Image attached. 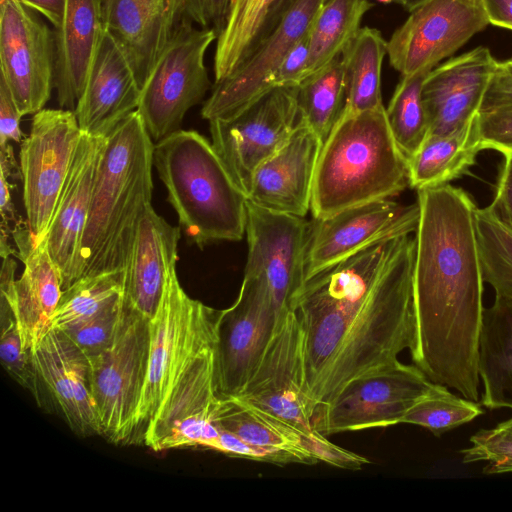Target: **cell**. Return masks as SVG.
<instances>
[{"label":"cell","mask_w":512,"mask_h":512,"mask_svg":"<svg viewBox=\"0 0 512 512\" xmlns=\"http://www.w3.org/2000/svg\"><path fill=\"white\" fill-rule=\"evenodd\" d=\"M150 319L124 300L113 344L89 358L100 433L114 444L133 441L149 361Z\"/></svg>","instance_id":"cell-7"},{"label":"cell","mask_w":512,"mask_h":512,"mask_svg":"<svg viewBox=\"0 0 512 512\" xmlns=\"http://www.w3.org/2000/svg\"><path fill=\"white\" fill-rule=\"evenodd\" d=\"M153 149L137 110L107 135L78 253L76 281L126 270L140 218L151 204Z\"/></svg>","instance_id":"cell-3"},{"label":"cell","mask_w":512,"mask_h":512,"mask_svg":"<svg viewBox=\"0 0 512 512\" xmlns=\"http://www.w3.org/2000/svg\"><path fill=\"white\" fill-rule=\"evenodd\" d=\"M433 384L415 365L397 361L351 380L329 404L315 410L313 428L327 437L401 424Z\"/></svg>","instance_id":"cell-11"},{"label":"cell","mask_w":512,"mask_h":512,"mask_svg":"<svg viewBox=\"0 0 512 512\" xmlns=\"http://www.w3.org/2000/svg\"><path fill=\"white\" fill-rule=\"evenodd\" d=\"M32 351L48 396L69 427L81 435L99 434L90 387L89 358L56 328H52Z\"/></svg>","instance_id":"cell-26"},{"label":"cell","mask_w":512,"mask_h":512,"mask_svg":"<svg viewBox=\"0 0 512 512\" xmlns=\"http://www.w3.org/2000/svg\"><path fill=\"white\" fill-rule=\"evenodd\" d=\"M304 447L317 459L341 469L359 470L370 461L364 456L341 448L329 440L326 436L315 432L310 436H303Z\"/></svg>","instance_id":"cell-45"},{"label":"cell","mask_w":512,"mask_h":512,"mask_svg":"<svg viewBox=\"0 0 512 512\" xmlns=\"http://www.w3.org/2000/svg\"><path fill=\"white\" fill-rule=\"evenodd\" d=\"M476 119L450 133L428 134L408 159L409 185L417 190L435 187L465 174L483 150Z\"/></svg>","instance_id":"cell-30"},{"label":"cell","mask_w":512,"mask_h":512,"mask_svg":"<svg viewBox=\"0 0 512 512\" xmlns=\"http://www.w3.org/2000/svg\"><path fill=\"white\" fill-rule=\"evenodd\" d=\"M323 143L302 120L287 142L255 171L248 200L298 217L311 209L314 178Z\"/></svg>","instance_id":"cell-22"},{"label":"cell","mask_w":512,"mask_h":512,"mask_svg":"<svg viewBox=\"0 0 512 512\" xmlns=\"http://www.w3.org/2000/svg\"><path fill=\"white\" fill-rule=\"evenodd\" d=\"M293 0H283L277 15L276 20L279 18V16L283 13V11L288 8V6L292 3Z\"/></svg>","instance_id":"cell-55"},{"label":"cell","mask_w":512,"mask_h":512,"mask_svg":"<svg viewBox=\"0 0 512 512\" xmlns=\"http://www.w3.org/2000/svg\"><path fill=\"white\" fill-rule=\"evenodd\" d=\"M15 185L10 184L9 180L0 173V213L2 217V223L8 224L12 221L15 224L16 220V210L11 200V189L14 188Z\"/></svg>","instance_id":"cell-52"},{"label":"cell","mask_w":512,"mask_h":512,"mask_svg":"<svg viewBox=\"0 0 512 512\" xmlns=\"http://www.w3.org/2000/svg\"><path fill=\"white\" fill-rule=\"evenodd\" d=\"M81 135L73 110L43 108L21 142L23 201L37 245L46 238Z\"/></svg>","instance_id":"cell-9"},{"label":"cell","mask_w":512,"mask_h":512,"mask_svg":"<svg viewBox=\"0 0 512 512\" xmlns=\"http://www.w3.org/2000/svg\"><path fill=\"white\" fill-rule=\"evenodd\" d=\"M11 234L24 271L16 280L15 260L11 255L2 257L1 308L12 311L23 346L32 350L53 328V317L63 291L61 273L45 240L35 244L28 222L18 221Z\"/></svg>","instance_id":"cell-17"},{"label":"cell","mask_w":512,"mask_h":512,"mask_svg":"<svg viewBox=\"0 0 512 512\" xmlns=\"http://www.w3.org/2000/svg\"><path fill=\"white\" fill-rule=\"evenodd\" d=\"M498 65L488 47L478 46L433 68L422 90L428 134L450 133L472 122Z\"/></svg>","instance_id":"cell-21"},{"label":"cell","mask_w":512,"mask_h":512,"mask_svg":"<svg viewBox=\"0 0 512 512\" xmlns=\"http://www.w3.org/2000/svg\"><path fill=\"white\" fill-rule=\"evenodd\" d=\"M153 165L190 242L242 239L248 198L204 136L180 129L155 142Z\"/></svg>","instance_id":"cell-5"},{"label":"cell","mask_w":512,"mask_h":512,"mask_svg":"<svg viewBox=\"0 0 512 512\" xmlns=\"http://www.w3.org/2000/svg\"><path fill=\"white\" fill-rule=\"evenodd\" d=\"M478 373L484 385L482 404L512 409V297L496 295L483 310Z\"/></svg>","instance_id":"cell-29"},{"label":"cell","mask_w":512,"mask_h":512,"mask_svg":"<svg viewBox=\"0 0 512 512\" xmlns=\"http://www.w3.org/2000/svg\"><path fill=\"white\" fill-rule=\"evenodd\" d=\"M409 12L387 41L401 76L432 70L489 25L482 0H425Z\"/></svg>","instance_id":"cell-14"},{"label":"cell","mask_w":512,"mask_h":512,"mask_svg":"<svg viewBox=\"0 0 512 512\" xmlns=\"http://www.w3.org/2000/svg\"><path fill=\"white\" fill-rule=\"evenodd\" d=\"M0 66L20 114L42 110L54 88V31L20 0H0Z\"/></svg>","instance_id":"cell-15"},{"label":"cell","mask_w":512,"mask_h":512,"mask_svg":"<svg viewBox=\"0 0 512 512\" xmlns=\"http://www.w3.org/2000/svg\"><path fill=\"white\" fill-rule=\"evenodd\" d=\"M297 92L298 86L273 88L232 116L209 121L211 143L246 196L257 168L301 121Z\"/></svg>","instance_id":"cell-10"},{"label":"cell","mask_w":512,"mask_h":512,"mask_svg":"<svg viewBox=\"0 0 512 512\" xmlns=\"http://www.w3.org/2000/svg\"><path fill=\"white\" fill-rule=\"evenodd\" d=\"M326 0H293L249 57L226 78L215 82L201 115L227 118L268 92L267 80L289 50L305 37Z\"/></svg>","instance_id":"cell-20"},{"label":"cell","mask_w":512,"mask_h":512,"mask_svg":"<svg viewBox=\"0 0 512 512\" xmlns=\"http://www.w3.org/2000/svg\"><path fill=\"white\" fill-rule=\"evenodd\" d=\"M310 222L304 217L274 212L247 200L248 256L244 274H261L280 312L305 281Z\"/></svg>","instance_id":"cell-19"},{"label":"cell","mask_w":512,"mask_h":512,"mask_svg":"<svg viewBox=\"0 0 512 512\" xmlns=\"http://www.w3.org/2000/svg\"><path fill=\"white\" fill-rule=\"evenodd\" d=\"M283 0H229L225 25L217 37L214 77L229 76L269 33Z\"/></svg>","instance_id":"cell-31"},{"label":"cell","mask_w":512,"mask_h":512,"mask_svg":"<svg viewBox=\"0 0 512 512\" xmlns=\"http://www.w3.org/2000/svg\"><path fill=\"white\" fill-rule=\"evenodd\" d=\"M297 104L301 120L324 144L347 109L341 55L298 85Z\"/></svg>","instance_id":"cell-35"},{"label":"cell","mask_w":512,"mask_h":512,"mask_svg":"<svg viewBox=\"0 0 512 512\" xmlns=\"http://www.w3.org/2000/svg\"><path fill=\"white\" fill-rule=\"evenodd\" d=\"M107 136L82 133L45 244L61 273L62 290L76 281V267L94 182Z\"/></svg>","instance_id":"cell-24"},{"label":"cell","mask_w":512,"mask_h":512,"mask_svg":"<svg viewBox=\"0 0 512 512\" xmlns=\"http://www.w3.org/2000/svg\"><path fill=\"white\" fill-rule=\"evenodd\" d=\"M124 298L98 315L61 331L88 357L107 350L114 342L123 311Z\"/></svg>","instance_id":"cell-41"},{"label":"cell","mask_w":512,"mask_h":512,"mask_svg":"<svg viewBox=\"0 0 512 512\" xmlns=\"http://www.w3.org/2000/svg\"><path fill=\"white\" fill-rule=\"evenodd\" d=\"M21 117L7 83L0 76V147L8 144L10 140L22 142Z\"/></svg>","instance_id":"cell-47"},{"label":"cell","mask_w":512,"mask_h":512,"mask_svg":"<svg viewBox=\"0 0 512 512\" xmlns=\"http://www.w3.org/2000/svg\"><path fill=\"white\" fill-rule=\"evenodd\" d=\"M412 361L434 384L479 400L483 274L476 205L449 184L419 189Z\"/></svg>","instance_id":"cell-2"},{"label":"cell","mask_w":512,"mask_h":512,"mask_svg":"<svg viewBox=\"0 0 512 512\" xmlns=\"http://www.w3.org/2000/svg\"><path fill=\"white\" fill-rule=\"evenodd\" d=\"M140 96L141 89L127 58L104 29L74 110L81 132L107 136L122 119L137 110Z\"/></svg>","instance_id":"cell-25"},{"label":"cell","mask_w":512,"mask_h":512,"mask_svg":"<svg viewBox=\"0 0 512 512\" xmlns=\"http://www.w3.org/2000/svg\"><path fill=\"white\" fill-rule=\"evenodd\" d=\"M418 203L390 199L355 205L310 222L305 280L361 249L386 238L416 231Z\"/></svg>","instance_id":"cell-18"},{"label":"cell","mask_w":512,"mask_h":512,"mask_svg":"<svg viewBox=\"0 0 512 512\" xmlns=\"http://www.w3.org/2000/svg\"><path fill=\"white\" fill-rule=\"evenodd\" d=\"M431 70L401 76L386 115L393 137L407 160L417 151L429 133L422 98L424 81Z\"/></svg>","instance_id":"cell-37"},{"label":"cell","mask_w":512,"mask_h":512,"mask_svg":"<svg viewBox=\"0 0 512 512\" xmlns=\"http://www.w3.org/2000/svg\"><path fill=\"white\" fill-rule=\"evenodd\" d=\"M387 41L375 28L361 27L341 54L347 89V112L383 106L381 74Z\"/></svg>","instance_id":"cell-32"},{"label":"cell","mask_w":512,"mask_h":512,"mask_svg":"<svg viewBox=\"0 0 512 512\" xmlns=\"http://www.w3.org/2000/svg\"><path fill=\"white\" fill-rule=\"evenodd\" d=\"M229 0H186V17L201 28H211L217 33L222 31Z\"/></svg>","instance_id":"cell-46"},{"label":"cell","mask_w":512,"mask_h":512,"mask_svg":"<svg viewBox=\"0 0 512 512\" xmlns=\"http://www.w3.org/2000/svg\"><path fill=\"white\" fill-rule=\"evenodd\" d=\"M512 105V69L499 62L486 90L481 110Z\"/></svg>","instance_id":"cell-49"},{"label":"cell","mask_w":512,"mask_h":512,"mask_svg":"<svg viewBox=\"0 0 512 512\" xmlns=\"http://www.w3.org/2000/svg\"><path fill=\"white\" fill-rule=\"evenodd\" d=\"M415 248L410 234L379 240L307 278L291 299L314 412L412 348Z\"/></svg>","instance_id":"cell-1"},{"label":"cell","mask_w":512,"mask_h":512,"mask_svg":"<svg viewBox=\"0 0 512 512\" xmlns=\"http://www.w3.org/2000/svg\"><path fill=\"white\" fill-rule=\"evenodd\" d=\"M489 24L512 30V0H482Z\"/></svg>","instance_id":"cell-50"},{"label":"cell","mask_w":512,"mask_h":512,"mask_svg":"<svg viewBox=\"0 0 512 512\" xmlns=\"http://www.w3.org/2000/svg\"><path fill=\"white\" fill-rule=\"evenodd\" d=\"M181 229L167 223L149 204L134 237L126 267L124 300L152 320L176 269Z\"/></svg>","instance_id":"cell-27"},{"label":"cell","mask_w":512,"mask_h":512,"mask_svg":"<svg viewBox=\"0 0 512 512\" xmlns=\"http://www.w3.org/2000/svg\"><path fill=\"white\" fill-rule=\"evenodd\" d=\"M0 359L5 371L32 394L39 407H43L48 393L38 373L33 351L23 346L10 310L1 312Z\"/></svg>","instance_id":"cell-40"},{"label":"cell","mask_w":512,"mask_h":512,"mask_svg":"<svg viewBox=\"0 0 512 512\" xmlns=\"http://www.w3.org/2000/svg\"><path fill=\"white\" fill-rule=\"evenodd\" d=\"M218 312L190 298L176 269L171 272L160 308L150 320L148 369L133 441L143 442L147 427L190 359L215 345Z\"/></svg>","instance_id":"cell-6"},{"label":"cell","mask_w":512,"mask_h":512,"mask_svg":"<svg viewBox=\"0 0 512 512\" xmlns=\"http://www.w3.org/2000/svg\"><path fill=\"white\" fill-rule=\"evenodd\" d=\"M408 185V160L393 137L384 105L347 112L322 146L310 210L314 218H323L389 199Z\"/></svg>","instance_id":"cell-4"},{"label":"cell","mask_w":512,"mask_h":512,"mask_svg":"<svg viewBox=\"0 0 512 512\" xmlns=\"http://www.w3.org/2000/svg\"><path fill=\"white\" fill-rule=\"evenodd\" d=\"M214 346L190 359L147 427L142 443L153 451L208 449L217 437L219 428L212 421L219 399Z\"/></svg>","instance_id":"cell-16"},{"label":"cell","mask_w":512,"mask_h":512,"mask_svg":"<svg viewBox=\"0 0 512 512\" xmlns=\"http://www.w3.org/2000/svg\"><path fill=\"white\" fill-rule=\"evenodd\" d=\"M212 421L217 427L254 446L293 451L318 463L304 447L303 434L236 398L219 397Z\"/></svg>","instance_id":"cell-34"},{"label":"cell","mask_w":512,"mask_h":512,"mask_svg":"<svg viewBox=\"0 0 512 512\" xmlns=\"http://www.w3.org/2000/svg\"><path fill=\"white\" fill-rule=\"evenodd\" d=\"M483 413L474 401L460 398L446 386L433 384L401 419V424H414L440 436L446 431L465 424Z\"/></svg>","instance_id":"cell-39"},{"label":"cell","mask_w":512,"mask_h":512,"mask_svg":"<svg viewBox=\"0 0 512 512\" xmlns=\"http://www.w3.org/2000/svg\"><path fill=\"white\" fill-rule=\"evenodd\" d=\"M192 23L181 20L141 90L137 111L155 142L180 130L211 86L204 58L217 33Z\"/></svg>","instance_id":"cell-8"},{"label":"cell","mask_w":512,"mask_h":512,"mask_svg":"<svg viewBox=\"0 0 512 512\" xmlns=\"http://www.w3.org/2000/svg\"><path fill=\"white\" fill-rule=\"evenodd\" d=\"M24 5L45 16L54 26L61 23L66 0H20Z\"/></svg>","instance_id":"cell-51"},{"label":"cell","mask_w":512,"mask_h":512,"mask_svg":"<svg viewBox=\"0 0 512 512\" xmlns=\"http://www.w3.org/2000/svg\"><path fill=\"white\" fill-rule=\"evenodd\" d=\"M373 6L369 0H326L323 3L307 35L309 59L305 79L342 54Z\"/></svg>","instance_id":"cell-33"},{"label":"cell","mask_w":512,"mask_h":512,"mask_svg":"<svg viewBox=\"0 0 512 512\" xmlns=\"http://www.w3.org/2000/svg\"><path fill=\"white\" fill-rule=\"evenodd\" d=\"M476 125L483 150L493 149L512 156V105L480 110Z\"/></svg>","instance_id":"cell-43"},{"label":"cell","mask_w":512,"mask_h":512,"mask_svg":"<svg viewBox=\"0 0 512 512\" xmlns=\"http://www.w3.org/2000/svg\"><path fill=\"white\" fill-rule=\"evenodd\" d=\"M284 313L263 275L244 274L236 301L217 316L214 353L219 397L242 392Z\"/></svg>","instance_id":"cell-12"},{"label":"cell","mask_w":512,"mask_h":512,"mask_svg":"<svg viewBox=\"0 0 512 512\" xmlns=\"http://www.w3.org/2000/svg\"><path fill=\"white\" fill-rule=\"evenodd\" d=\"M105 29L127 58L142 90L181 20L186 0H102Z\"/></svg>","instance_id":"cell-23"},{"label":"cell","mask_w":512,"mask_h":512,"mask_svg":"<svg viewBox=\"0 0 512 512\" xmlns=\"http://www.w3.org/2000/svg\"><path fill=\"white\" fill-rule=\"evenodd\" d=\"M498 427L512 432V418L507 421L499 423Z\"/></svg>","instance_id":"cell-56"},{"label":"cell","mask_w":512,"mask_h":512,"mask_svg":"<svg viewBox=\"0 0 512 512\" xmlns=\"http://www.w3.org/2000/svg\"><path fill=\"white\" fill-rule=\"evenodd\" d=\"M104 29L102 0H66L61 23L53 30L54 88L61 108L75 110Z\"/></svg>","instance_id":"cell-28"},{"label":"cell","mask_w":512,"mask_h":512,"mask_svg":"<svg viewBox=\"0 0 512 512\" xmlns=\"http://www.w3.org/2000/svg\"><path fill=\"white\" fill-rule=\"evenodd\" d=\"M506 66L512 69V57L503 62Z\"/></svg>","instance_id":"cell-57"},{"label":"cell","mask_w":512,"mask_h":512,"mask_svg":"<svg viewBox=\"0 0 512 512\" xmlns=\"http://www.w3.org/2000/svg\"><path fill=\"white\" fill-rule=\"evenodd\" d=\"M0 173H2L8 180L21 179V169L18 167L12 146L10 143L0 147Z\"/></svg>","instance_id":"cell-53"},{"label":"cell","mask_w":512,"mask_h":512,"mask_svg":"<svg viewBox=\"0 0 512 512\" xmlns=\"http://www.w3.org/2000/svg\"><path fill=\"white\" fill-rule=\"evenodd\" d=\"M425 0H402V6L410 11L412 10L414 7H416L417 5L421 4L422 2H424Z\"/></svg>","instance_id":"cell-54"},{"label":"cell","mask_w":512,"mask_h":512,"mask_svg":"<svg viewBox=\"0 0 512 512\" xmlns=\"http://www.w3.org/2000/svg\"><path fill=\"white\" fill-rule=\"evenodd\" d=\"M475 225L484 282L512 297V228L488 207L476 208Z\"/></svg>","instance_id":"cell-38"},{"label":"cell","mask_w":512,"mask_h":512,"mask_svg":"<svg viewBox=\"0 0 512 512\" xmlns=\"http://www.w3.org/2000/svg\"><path fill=\"white\" fill-rule=\"evenodd\" d=\"M232 398L303 435L310 436L316 432L312 425L314 407L305 390L303 331L290 310L280 317L244 389Z\"/></svg>","instance_id":"cell-13"},{"label":"cell","mask_w":512,"mask_h":512,"mask_svg":"<svg viewBox=\"0 0 512 512\" xmlns=\"http://www.w3.org/2000/svg\"><path fill=\"white\" fill-rule=\"evenodd\" d=\"M126 270L86 276L62 291L53 317V328L88 320L124 298Z\"/></svg>","instance_id":"cell-36"},{"label":"cell","mask_w":512,"mask_h":512,"mask_svg":"<svg viewBox=\"0 0 512 512\" xmlns=\"http://www.w3.org/2000/svg\"><path fill=\"white\" fill-rule=\"evenodd\" d=\"M307 35L289 50L271 74L267 80L268 90L298 86L305 79L309 59Z\"/></svg>","instance_id":"cell-44"},{"label":"cell","mask_w":512,"mask_h":512,"mask_svg":"<svg viewBox=\"0 0 512 512\" xmlns=\"http://www.w3.org/2000/svg\"><path fill=\"white\" fill-rule=\"evenodd\" d=\"M489 208L512 228V156H505L496 193Z\"/></svg>","instance_id":"cell-48"},{"label":"cell","mask_w":512,"mask_h":512,"mask_svg":"<svg viewBox=\"0 0 512 512\" xmlns=\"http://www.w3.org/2000/svg\"><path fill=\"white\" fill-rule=\"evenodd\" d=\"M470 441L472 446L463 449V463L487 461L486 474L512 472V432L500 427L481 429Z\"/></svg>","instance_id":"cell-42"}]
</instances>
